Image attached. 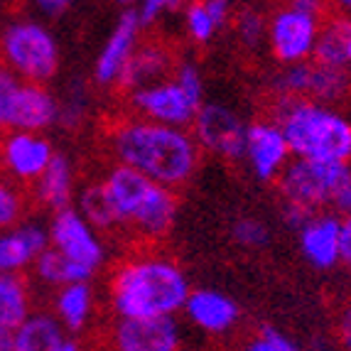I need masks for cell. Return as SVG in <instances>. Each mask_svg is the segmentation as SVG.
Listing matches in <instances>:
<instances>
[{"label":"cell","instance_id":"f35d334b","mask_svg":"<svg viewBox=\"0 0 351 351\" xmlns=\"http://www.w3.org/2000/svg\"><path fill=\"white\" fill-rule=\"evenodd\" d=\"M0 351H12V332L0 327Z\"/></svg>","mask_w":351,"mask_h":351},{"label":"cell","instance_id":"b9f144b4","mask_svg":"<svg viewBox=\"0 0 351 351\" xmlns=\"http://www.w3.org/2000/svg\"><path fill=\"white\" fill-rule=\"evenodd\" d=\"M346 59H349V64H351V37H349V47H346Z\"/></svg>","mask_w":351,"mask_h":351},{"label":"cell","instance_id":"83f0119b","mask_svg":"<svg viewBox=\"0 0 351 351\" xmlns=\"http://www.w3.org/2000/svg\"><path fill=\"white\" fill-rule=\"evenodd\" d=\"M184 12V27H187V35L194 45H209L214 37L221 32L219 23L214 20V15L209 12L204 0H194V3H187L182 8Z\"/></svg>","mask_w":351,"mask_h":351},{"label":"cell","instance_id":"74e56055","mask_svg":"<svg viewBox=\"0 0 351 351\" xmlns=\"http://www.w3.org/2000/svg\"><path fill=\"white\" fill-rule=\"evenodd\" d=\"M69 8H71L69 0H40V3H37V10H40L42 15H47V18H59V15H64Z\"/></svg>","mask_w":351,"mask_h":351},{"label":"cell","instance_id":"8992f818","mask_svg":"<svg viewBox=\"0 0 351 351\" xmlns=\"http://www.w3.org/2000/svg\"><path fill=\"white\" fill-rule=\"evenodd\" d=\"M349 180L351 165L293 158L276 184L287 206H298L307 214H317L322 209H332L334 197L341 192V187Z\"/></svg>","mask_w":351,"mask_h":351},{"label":"cell","instance_id":"8fae6325","mask_svg":"<svg viewBox=\"0 0 351 351\" xmlns=\"http://www.w3.org/2000/svg\"><path fill=\"white\" fill-rule=\"evenodd\" d=\"M111 351H182V334L175 317L116 319L108 332Z\"/></svg>","mask_w":351,"mask_h":351},{"label":"cell","instance_id":"9a60e30c","mask_svg":"<svg viewBox=\"0 0 351 351\" xmlns=\"http://www.w3.org/2000/svg\"><path fill=\"white\" fill-rule=\"evenodd\" d=\"M177 62L180 59L175 57V52L165 42L145 40L138 45L133 57L128 59V64H125L116 86L125 96H130L138 88H145L150 84H158L162 79H167V76H172V69H175Z\"/></svg>","mask_w":351,"mask_h":351},{"label":"cell","instance_id":"4316f807","mask_svg":"<svg viewBox=\"0 0 351 351\" xmlns=\"http://www.w3.org/2000/svg\"><path fill=\"white\" fill-rule=\"evenodd\" d=\"M79 204H82L84 221L91 228H99V231H113V228H118L116 214H113L111 202L106 197L101 182H94V184H88V187L84 189Z\"/></svg>","mask_w":351,"mask_h":351},{"label":"cell","instance_id":"f546056e","mask_svg":"<svg viewBox=\"0 0 351 351\" xmlns=\"http://www.w3.org/2000/svg\"><path fill=\"white\" fill-rule=\"evenodd\" d=\"M25 214V199L20 189L10 180L0 177V231L18 226L20 217Z\"/></svg>","mask_w":351,"mask_h":351},{"label":"cell","instance_id":"d590c367","mask_svg":"<svg viewBox=\"0 0 351 351\" xmlns=\"http://www.w3.org/2000/svg\"><path fill=\"white\" fill-rule=\"evenodd\" d=\"M337 337H339V344L351 351V300L341 304L339 317H337Z\"/></svg>","mask_w":351,"mask_h":351},{"label":"cell","instance_id":"7c38bea8","mask_svg":"<svg viewBox=\"0 0 351 351\" xmlns=\"http://www.w3.org/2000/svg\"><path fill=\"white\" fill-rule=\"evenodd\" d=\"M243 158L248 160L251 172L261 182H278L287 162L293 160V152L278 123H273L270 118H258L248 123Z\"/></svg>","mask_w":351,"mask_h":351},{"label":"cell","instance_id":"52a82bcc","mask_svg":"<svg viewBox=\"0 0 351 351\" xmlns=\"http://www.w3.org/2000/svg\"><path fill=\"white\" fill-rule=\"evenodd\" d=\"M0 59L23 82L45 84L59 69V47L47 27L20 20L8 25L0 37Z\"/></svg>","mask_w":351,"mask_h":351},{"label":"cell","instance_id":"8d00e7d4","mask_svg":"<svg viewBox=\"0 0 351 351\" xmlns=\"http://www.w3.org/2000/svg\"><path fill=\"white\" fill-rule=\"evenodd\" d=\"M339 263L351 268V214L341 217V246H339Z\"/></svg>","mask_w":351,"mask_h":351},{"label":"cell","instance_id":"5bb4252c","mask_svg":"<svg viewBox=\"0 0 351 351\" xmlns=\"http://www.w3.org/2000/svg\"><path fill=\"white\" fill-rule=\"evenodd\" d=\"M57 152L52 150L47 138L35 133H10L0 143L3 167L20 182H37L49 167Z\"/></svg>","mask_w":351,"mask_h":351},{"label":"cell","instance_id":"f1b7e54d","mask_svg":"<svg viewBox=\"0 0 351 351\" xmlns=\"http://www.w3.org/2000/svg\"><path fill=\"white\" fill-rule=\"evenodd\" d=\"M231 239L243 248H263L268 246L270 241V231L261 219H253V217H241L231 223Z\"/></svg>","mask_w":351,"mask_h":351},{"label":"cell","instance_id":"6da1fadb","mask_svg":"<svg viewBox=\"0 0 351 351\" xmlns=\"http://www.w3.org/2000/svg\"><path fill=\"white\" fill-rule=\"evenodd\" d=\"M106 141L116 165L130 167L172 192L187 184L202 162V150L189 130L150 123L130 113L108 125Z\"/></svg>","mask_w":351,"mask_h":351},{"label":"cell","instance_id":"ab89813d","mask_svg":"<svg viewBox=\"0 0 351 351\" xmlns=\"http://www.w3.org/2000/svg\"><path fill=\"white\" fill-rule=\"evenodd\" d=\"M339 15H344V18H349L351 20V3H341V5H339Z\"/></svg>","mask_w":351,"mask_h":351},{"label":"cell","instance_id":"4dcf8cb0","mask_svg":"<svg viewBox=\"0 0 351 351\" xmlns=\"http://www.w3.org/2000/svg\"><path fill=\"white\" fill-rule=\"evenodd\" d=\"M172 79L180 84V88L197 106H204V76H202L199 66L192 62H177L172 69Z\"/></svg>","mask_w":351,"mask_h":351},{"label":"cell","instance_id":"cb8c5ba5","mask_svg":"<svg viewBox=\"0 0 351 351\" xmlns=\"http://www.w3.org/2000/svg\"><path fill=\"white\" fill-rule=\"evenodd\" d=\"M29 317V290L20 276H0V327L18 332Z\"/></svg>","mask_w":351,"mask_h":351},{"label":"cell","instance_id":"60d3db41","mask_svg":"<svg viewBox=\"0 0 351 351\" xmlns=\"http://www.w3.org/2000/svg\"><path fill=\"white\" fill-rule=\"evenodd\" d=\"M62 351H82V346L76 344V341H66V344L62 346Z\"/></svg>","mask_w":351,"mask_h":351},{"label":"cell","instance_id":"7402d4cb","mask_svg":"<svg viewBox=\"0 0 351 351\" xmlns=\"http://www.w3.org/2000/svg\"><path fill=\"white\" fill-rule=\"evenodd\" d=\"M71 187H74V175H71V165L64 155H54L45 175L37 180L35 192L37 199L45 206L54 211L69 209L71 202Z\"/></svg>","mask_w":351,"mask_h":351},{"label":"cell","instance_id":"9c48e42d","mask_svg":"<svg viewBox=\"0 0 351 351\" xmlns=\"http://www.w3.org/2000/svg\"><path fill=\"white\" fill-rule=\"evenodd\" d=\"M246 130L243 118L223 104H204L192 123V138L202 152L236 162L246 152Z\"/></svg>","mask_w":351,"mask_h":351},{"label":"cell","instance_id":"603a6c76","mask_svg":"<svg viewBox=\"0 0 351 351\" xmlns=\"http://www.w3.org/2000/svg\"><path fill=\"white\" fill-rule=\"evenodd\" d=\"M94 315V290L88 282H76L59 290L57 295V317L71 332H82Z\"/></svg>","mask_w":351,"mask_h":351},{"label":"cell","instance_id":"e575fe53","mask_svg":"<svg viewBox=\"0 0 351 351\" xmlns=\"http://www.w3.org/2000/svg\"><path fill=\"white\" fill-rule=\"evenodd\" d=\"M182 3H175V0H145V3H141V5L135 8V12H138V23H141V27H152V25L158 23L160 18H165V12L170 10H182Z\"/></svg>","mask_w":351,"mask_h":351},{"label":"cell","instance_id":"7a4b0ae2","mask_svg":"<svg viewBox=\"0 0 351 351\" xmlns=\"http://www.w3.org/2000/svg\"><path fill=\"white\" fill-rule=\"evenodd\" d=\"M192 287L184 270L160 253H135L118 263L108 280L116 319L175 317L184 310Z\"/></svg>","mask_w":351,"mask_h":351},{"label":"cell","instance_id":"3957f363","mask_svg":"<svg viewBox=\"0 0 351 351\" xmlns=\"http://www.w3.org/2000/svg\"><path fill=\"white\" fill-rule=\"evenodd\" d=\"M268 118L282 130L293 158L351 165V121L332 106L276 96Z\"/></svg>","mask_w":351,"mask_h":351},{"label":"cell","instance_id":"484cf974","mask_svg":"<svg viewBox=\"0 0 351 351\" xmlns=\"http://www.w3.org/2000/svg\"><path fill=\"white\" fill-rule=\"evenodd\" d=\"M351 94V74L349 69H327L312 62V74H310V91L307 99L317 101V104L329 106V101L346 99Z\"/></svg>","mask_w":351,"mask_h":351},{"label":"cell","instance_id":"1f68e13d","mask_svg":"<svg viewBox=\"0 0 351 351\" xmlns=\"http://www.w3.org/2000/svg\"><path fill=\"white\" fill-rule=\"evenodd\" d=\"M265 27H268V20L263 18V12L241 10L236 15V35L246 47H258L261 40H265Z\"/></svg>","mask_w":351,"mask_h":351},{"label":"cell","instance_id":"d6a6232c","mask_svg":"<svg viewBox=\"0 0 351 351\" xmlns=\"http://www.w3.org/2000/svg\"><path fill=\"white\" fill-rule=\"evenodd\" d=\"M20 84L23 82H18V76L0 62V130L10 128L12 106H15V96H18Z\"/></svg>","mask_w":351,"mask_h":351},{"label":"cell","instance_id":"d6986e66","mask_svg":"<svg viewBox=\"0 0 351 351\" xmlns=\"http://www.w3.org/2000/svg\"><path fill=\"white\" fill-rule=\"evenodd\" d=\"M49 248V234L40 223H20L0 236V276H18Z\"/></svg>","mask_w":351,"mask_h":351},{"label":"cell","instance_id":"d4e9b609","mask_svg":"<svg viewBox=\"0 0 351 351\" xmlns=\"http://www.w3.org/2000/svg\"><path fill=\"white\" fill-rule=\"evenodd\" d=\"M35 270L45 282L59 287L76 285V282H88V278H91V273L86 268L76 265L74 261H69V258L62 256L59 251H54L52 246L35 261Z\"/></svg>","mask_w":351,"mask_h":351},{"label":"cell","instance_id":"44dd1931","mask_svg":"<svg viewBox=\"0 0 351 351\" xmlns=\"http://www.w3.org/2000/svg\"><path fill=\"white\" fill-rule=\"evenodd\" d=\"M351 37V20L344 15H327L317 40L312 62L327 69H346L349 59H346V47H349Z\"/></svg>","mask_w":351,"mask_h":351},{"label":"cell","instance_id":"5b68a950","mask_svg":"<svg viewBox=\"0 0 351 351\" xmlns=\"http://www.w3.org/2000/svg\"><path fill=\"white\" fill-rule=\"evenodd\" d=\"M327 20L324 5L312 0H295L270 12L265 42L278 64L295 66L312 62L317 40Z\"/></svg>","mask_w":351,"mask_h":351},{"label":"cell","instance_id":"ac0fdd59","mask_svg":"<svg viewBox=\"0 0 351 351\" xmlns=\"http://www.w3.org/2000/svg\"><path fill=\"white\" fill-rule=\"evenodd\" d=\"M54 121H59V106L49 94V88H45L42 84H20L15 106H12L10 128L18 133L40 135V130L49 128Z\"/></svg>","mask_w":351,"mask_h":351},{"label":"cell","instance_id":"2e32d148","mask_svg":"<svg viewBox=\"0 0 351 351\" xmlns=\"http://www.w3.org/2000/svg\"><path fill=\"white\" fill-rule=\"evenodd\" d=\"M182 312L189 317V322L194 327L206 334L231 332L241 317L239 304L228 298V295L219 293V290H211V287L192 290Z\"/></svg>","mask_w":351,"mask_h":351},{"label":"cell","instance_id":"836d02e7","mask_svg":"<svg viewBox=\"0 0 351 351\" xmlns=\"http://www.w3.org/2000/svg\"><path fill=\"white\" fill-rule=\"evenodd\" d=\"M243 351H300V346L276 327H263L256 337L246 341Z\"/></svg>","mask_w":351,"mask_h":351},{"label":"cell","instance_id":"ba28073f","mask_svg":"<svg viewBox=\"0 0 351 351\" xmlns=\"http://www.w3.org/2000/svg\"><path fill=\"white\" fill-rule=\"evenodd\" d=\"M130 116L150 121V123L170 125V128L189 130L202 106H197L180 88V84L167 76L162 82L138 88L128 96Z\"/></svg>","mask_w":351,"mask_h":351},{"label":"cell","instance_id":"ffe728a7","mask_svg":"<svg viewBox=\"0 0 351 351\" xmlns=\"http://www.w3.org/2000/svg\"><path fill=\"white\" fill-rule=\"evenodd\" d=\"M64 329L52 315H29L27 322L12 332V351H62Z\"/></svg>","mask_w":351,"mask_h":351},{"label":"cell","instance_id":"30bf717a","mask_svg":"<svg viewBox=\"0 0 351 351\" xmlns=\"http://www.w3.org/2000/svg\"><path fill=\"white\" fill-rule=\"evenodd\" d=\"M49 246L62 256H66L69 261H74L76 265L86 268L91 276L106 261L104 243L99 241L96 231L71 206L54 214L52 226H49Z\"/></svg>","mask_w":351,"mask_h":351},{"label":"cell","instance_id":"e0dca14e","mask_svg":"<svg viewBox=\"0 0 351 351\" xmlns=\"http://www.w3.org/2000/svg\"><path fill=\"white\" fill-rule=\"evenodd\" d=\"M341 246V217L337 214H315L300 228V248L307 263L319 270H329L339 263Z\"/></svg>","mask_w":351,"mask_h":351},{"label":"cell","instance_id":"277c9868","mask_svg":"<svg viewBox=\"0 0 351 351\" xmlns=\"http://www.w3.org/2000/svg\"><path fill=\"white\" fill-rule=\"evenodd\" d=\"M101 187L111 202L118 226L133 228L141 241L155 243L175 226L180 202L172 189L160 187L123 165H113L101 180Z\"/></svg>","mask_w":351,"mask_h":351},{"label":"cell","instance_id":"4fadbf2b","mask_svg":"<svg viewBox=\"0 0 351 351\" xmlns=\"http://www.w3.org/2000/svg\"><path fill=\"white\" fill-rule=\"evenodd\" d=\"M141 23H138V12L135 8H125L116 20V27L106 40L104 49H101L99 59L94 66V79L101 86H116L121 74H123L128 59L138 49V40H141Z\"/></svg>","mask_w":351,"mask_h":351}]
</instances>
